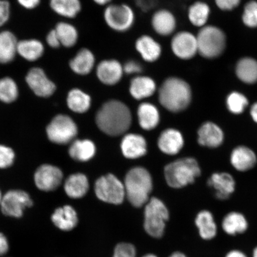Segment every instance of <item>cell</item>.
I'll list each match as a JSON object with an SVG mask.
<instances>
[{"instance_id": "6da1fadb", "label": "cell", "mask_w": 257, "mask_h": 257, "mask_svg": "<svg viewBox=\"0 0 257 257\" xmlns=\"http://www.w3.org/2000/svg\"><path fill=\"white\" fill-rule=\"evenodd\" d=\"M131 112L123 102L112 99L105 102L96 115L99 130L108 136H120L126 133L131 124Z\"/></svg>"}, {"instance_id": "7a4b0ae2", "label": "cell", "mask_w": 257, "mask_h": 257, "mask_svg": "<svg viewBox=\"0 0 257 257\" xmlns=\"http://www.w3.org/2000/svg\"><path fill=\"white\" fill-rule=\"evenodd\" d=\"M158 95L160 104L173 112L187 108L192 96L189 83L177 76H170L164 80L158 89Z\"/></svg>"}, {"instance_id": "3957f363", "label": "cell", "mask_w": 257, "mask_h": 257, "mask_svg": "<svg viewBox=\"0 0 257 257\" xmlns=\"http://www.w3.org/2000/svg\"><path fill=\"white\" fill-rule=\"evenodd\" d=\"M125 194L134 207H143L149 201L152 191V177L146 169L136 168L127 173L124 181Z\"/></svg>"}, {"instance_id": "277c9868", "label": "cell", "mask_w": 257, "mask_h": 257, "mask_svg": "<svg viewBox=\"0 0 257 257\" xmlns=\"http://www.w3.org/2000/svg\"><path fill=\"white\" fill-rule=\"evenodd\" d=\"M201 172L197 161L194 158L176 160L165 169L166 182L173 188H182L193 184L200 176Z\"/></svg>"}, {"instance_id": "5b68a950", "label": "cell", "mask_w": 257, "mask_h": 257, "mask_svg": "<svg viewBox=\"0 0 257 257\" xmlns=\"http://www.w3.org/2000/svg\"><path fill=\"white\" fill-rule=\"evenodd\" d=\"M198 54L207 59L220 57L226 47V36L220 28L206 25L199 31L197 35Z\"/></svg>"}, {"instance_id": "8992f818", "label": "cell", "mask_w": 257, "mask_h": 257, "mask_svg": "<svg viewBox=\"0 0 257 257\" xmlns=\"http://www.w3.org/2000/svg\"><path fill=\"white\" fill-rule=\"evenodd\" d=\"M169 218V211L165 205L159 199L153 198L145 207L144 230L153 238H160L165 234Z\"/></svg>"}, {"instance_id": "52a82bcc", "label": "cell", "mask_w": 257, "mask_h": 257, "mask_svg": "<svg viewBox=\"0 0 257 257\" xmlns=\"http://www.w3.org/2000/svg\"><path fill=\"white\" fill-rule=\"evenodd\" d=\"M103 18L107 27L117 33H125L131 30L136 20L133 9L125 3H111L106 6Z\"/></svg>"}, {"instance_id": "ba28073f", "label": "cell", "mask_w": 257, "mask_h": 257, "mask_svg": "<svg viewBox=\"0 0 257 257\" xmlns=\"http://www.w3.org/2000/svg\"><path fill=\"white\" fill-rule=\"evenodd\" d=\"M46 133L51 143L66 145L75 139L78 134V127L75 121L68 115L59 114L48 124Z\"/></svg>"}, {"instance_id": "9c48e42d", "label": "cell", "mask_w": 257, "mask_h": 257, "mask_svg": "<svg viewBox=\"0 0 257 257\" xmlns=\"http://www.w3.org/2000/svg\"><path fill=\"white\" fill-rule=\"evenodd\" d=\"M95 191L99 200L115 205L121 204L126 195L123 184L111 174L102 176L96 181Z\"/></svg>"}, {"instance_id": "30bf717a", "label": "cell", "mask_w": 257, "mask_h": 257, "mask_svg": "<svg viewBox=\"0 0 257 257\" xmlns=\"http://www.w3.org/2000/svg\"><path fill=\"white\" fill-rule=\"evenodd\" d=\"M33 205L30 194L19 189L11 190L3 196L1 204L2 213L6 216L21 218L26 208Z\"/></svg>"}, {"instance_id": "8fae6325", "label": "cell", "mask_w": 257, "mask_h": 257, "mask_svg": "<svg viewBox=\"0 0 257 257\" xmlns=\"http://www.w3.org/2000/svg\"><path fill=\"white\" fill-rule=\"evenodd\" d=\"M170 48L173 54L179 59L191 60L198 54L197 37L189 31L177 32L173 35Z\"/></svg>"}, {"instance_id": "7c38bea8", "label": "cell", "mask_w": 257, "mask_h": 257, "mask_svg": "<svg viewBox=\"0 0 257 257\" xmlns=\"http://www.w3.org/2000/svg\"><path fill=\"white\" fill-rule=\"evenodd\" d=\"M63 174L58 167L44 164L38 167L34 174V182L38 189L44 192L56 190L62 184Z\"/></svg>"}, {"instance_id": "4fadbf2b", "label": "cell", "mask_w": 257, "mask_h": 257, "mask_svg": "<svg viewBox=\"0 0 257 257\" xmlns=\"http://www.w3.org/2000/svg\"><path fill=\"white\" fill-rule=\"evenodd\" d=\"M95 70L96 78L99 81L109 86L118 84L124 74L123 64L114 59L101 60L96 64Z\"/></svg>"}, {"instance_id": "5bb4252c", "label": "cell", "mask_w": 257, "mask_h": 257, "mask_svg": "<svg viewBox=\"0 0 257 257\" xmlns=\"http://www.w3.org/2000/svg\"><path fill=\"white\" fill-rule=\"evenodd\" d=\"M26 82L34 94L40 97H49L56 90V85L40 67H34L28 72Z\"/></svg>"}, {"instance_id": "9a60e30c", "label": "cell", "mask_w": 257, "mask_h": 257, "mask_svg": "<svg viewBox=\"0 0 257 257\" xmlns=\"http://www.w3.org/2000/svg\"><path fill=\"white\" fill-rule=\"evenodd\" d=\"M135 48L141 59L146 63H155L162 55V46L149 35H143L138 37L135 43Z\"/></svg>"}, {"instance_id": "2e32d148", "label": "cell", "mask_w": 257, "mask_h": 257, "mask_svg": "<svg viewBox=\"0 0 257 257\" xmlns=\"http://www.w3.org/2000/svg\"><path fill=\"white\" fill-rule=\"evenodd\" d=\"M151 25L153 30L160 37H169L175 33L177 20L174 14L166 9H159L154 13Z\"/></svg>"}, {"instance_id": "e0dca14e", "label": "cell", "mask_w": 257, "mask_h": 257, "mask_svg": "<svg viewBox=\"0 0 257 257\" xmlns=\"http://www.w3.org/2000/svg\"><path fill=\"white\" fill-rule=\"evenodd\" d=\"M208 185L213 188L215 197L219 200H226L235 190V181L227 172L214 173L207 182Z\"/></svg>"}, {"instance_id": "ac0fdd59", "label": "cell", "mask_w": 257, "mask_h": 257, "mask_svg": "<svg viewBox=\"0 0 257 257\" xmlns=\"http://www.w3.org/2000/svg\"><path fill=\"white\" fill-rule=\"evenodd\" d=\"M224 133L221 128L211 121L205 122L198 131V143L200 146L216 149L223 144Z\"/></svg>"}, {"instance_id": "d6986e66", "label": "cell", "mask_w": 257, "mask_h": 257, "mask_svg": "<svg viewBox=\"0 0 257 257\" xmlns=\"http://www.w3.org/2000/svg\"><path fill=\"white\" fill-rule=\"evenodd\" d=\"M157 86L155 80L152 77L140 75L134 76L130 83V94L137 100H142L155 94Z\"/></svg>"}, {"instance_id": "ffe728a7", "label": "cell", "mask_w": 257, "mask_h": 257, "mask_svg": "<svg viewBox=\"0 0 257 257\" xmlns=\"http://www.w3.org/2000/svg\"><path fill=\"white\" fill-rule=\"evenodd\" d=\"M96 65L94 54L87 48L79 50L69 62L70 69L79 76L88 75L95 69Z\"/></svg>"}, {"instance_id": "44dd1931", "label": "cell", "mask_w": 257, "mask_h": 257, "mask_svg": "<svg viewBox=\"0 0 257 257\" xmlns=\"http://www.w3.org/2000/svg\"><path fill=\"white\" fill-rule=\"evenodd\" d=\"M51 219L58 229L64 232L72 230L78 223L76 211L69 205L57 208L51 215Z\"/></svg>"}, {"instance_id": "7402d4cb", "label": "cell", "mask_w": 257, "mask_h": 257, "mask_svg": "<svg viewBox=\"0 0 257 257\" xmlns=\"http://www.w3.org/2000/svg\"><path fill=\"white\" fill-rule=\"evenodd\" d=\"M230 160L234 169L243 172L254 168L257 163V157L253 150L242 146L236 147L232 151Z\"/></svg>"}, {"instance_id": "603a6c76", "label": "cell", "mask_w": 257, "mask_h": 257, "mask_svg": "<svg viewBox=\"0 0 257 257\" xmlns=\"http://www.w3.org/2000/svg\"><path fill=\"white\" fill-rule=\"evenodd\" d=\"M184 140L178 131L170 128L161 134L158 141L159 149L169 155H176L184 146Z\"/></svg>"}, {"instance_id": "cb8c5ba5", "label": "cell", "mask_w": 257, "mask_h": 257, "mask_svg": "<svg viewBox=\"0 0 257 257\" xmlns=\"http://www.w3.org/2000/svg\"><path fill=\"white\" fill-rule=\"evenodd\" d=\"M121 149L126 158H140L147 153L146 141L144 137L139 135L128 134L122 140Z\"/></svg>"}, {"instance_id": "d4e9b609", "label": "cell", "mask_w": 257, "mask_h": 257, "mask_svg": "<svg viewBox=\"0 0 257 257\" xmlns=\"http://www.w3.org/2000/svg\"><path fill=\"white\" fill-rule=\"evenodd\" d=\"M237 78L246 84L252 85L257 82V60L253 58H241L235 66Z\"/></svg>"}, {"instance_id": "484cf974", "label": "cell", "mask_w": 257, "mask_h": 257, "mask_svg": "<svg viewBox=\"0 0 257 257\" xmlns=\"http://www.w3.org/2000/svg\"><path fill=\"white\" fill-rule=\"evenodd\" d=\"M195 223L202 239L210 240L217 233V226L213 214L210 211L202 210L195 218Z\"/></svg>"}, {"instance_id": "4316f807", "label": "cell", "mask_w": 257, "mask_h": 257, "mask_svg": "<svg viewBox=\"0 0 257 257\" xmlns=\"http://www.w3.org/2000/svg\"><path fill=\"white\" fill-rule=\"evenodd\" d=\"M64 191L68 197L73 199L85 196L89 189L88 180L81 173H75L69 176L64 185Z\"/></svg>"}, {"instance_id": "83f0119b", "label": "cell", "mask_w": 257, "mask_h": 257, "mask_svg": "<svg viewBox=\"0 0 257 257\" xmlns=\"http://www.w3.org/2000/svg\"><path fill=\"white\" fill-rule=\"evenodd\" d=\"M221 227L225 233L234 236L245 232L248 228V223L243 214L239 212L232 211L224 216Z\"/></svg>"}, {"instance_id": "f1b7e54d", "label": "cell", "mask_w": 257, "mask_h": 257, "mask_svg": "<svg viewBox=\"0 0 257 257\" xmlns=\"http://www.w3.org/2000/svg\"><path fill=\"white\" fill-rule=\"evenodd\" d=\"M18 41L11 32H0V63L7 64L14 60L17 52Z\"/></svg>"}, {"instance_id": "f546056e", "label": "cell", "mask_w": 257, "mask_h": 257, "mask_svg": "<svg viewBox=\"0 0 257 257\" xmlns=\"http://www.w3.org/2000/svg\"><path fill=\"white\" fill-rule=\"evenodd\" d=\"M138 116L141 127L152 130L159 124L160 115L158 109L153 104L143 102L138 108Z\"/></svg>"}, {"instance_id": "4dcf8cb0", "label": "cell", "mask_w": 257, "mask_h": 257, "mask_svg": "<svg viewBox=\"0 0 257 257\" xmlns=\"http://www.w3.org/2000/svg\"><path fill=\"white\" fill-rule=\"evenodd\" d=\"M67 104L70 110L77 113H83L91 107V98L82 90L74 88L67 94Z\"/></svg>"}, {"instance_id": "1f68e13d", "label": "cell", "mask_w": 257, "mask_h": 257, "mask_svg": "<svg viewBox=\"0 0 257 257\" xmlns=\"http://www.w3.org/2000/svg\"><path fill=\"white\" fill-rule=\"evenodd\" d=\"M95 146L89 140L73 141L69 150L72 159L78 162H84L92 159L95 154Z\"/></svg>"}, {"instance_id": "d6a6232c", "label": "cell", "mask_w": 257, "mask_h": 257, "mask_svg": "<svg viewBox=\"0 0 257 257\" xmlns=\"http://www.w3.org/2000/svg\"><path fill=\"white\" fill-rule=\"evenodd\" d=\"M44 47L37 40H25L18 42L17 52L24 59L34 62L43 55Z\"/></svg>"}, {"instance_id": "836d02e7", "label": "cell", "mask_w": 257, "mask_h": 257, "mask_svg": "<svg viewBox=\"0 0 257 257\" xmlns=\"http://www.w3.org/2000/svg\"><path fill=\"white\" fill-rule=\"evenodd\" d=\"M210 13V6L206 3L195 2L188 9L189 21L194 27L201 28L206 26Z\"/></svg>"}, {"instance_id": "e575fe53", "label": "cell", "mask_w": 257, "mask_h": 257, "mask_svg": "<svg viewBox=\"0 0 257 257\" xmlns=\"http://www.w3.org/2000/svg\"><path fill=\"white\" fill-rule=\"evenodd\" d=\"M50 6L57 14L69 19L76 18L82 10L80 0H50Z\"/></svg>"}, {"instance_id": "d590c367", "label": "cell", "mask_w": 257, "mask_h": 257, "mask_svg": "<svg viewBox=\"0 0 257 257\" xmlns=\"http://www.w3.org/2000/svg\"><path fill=\"white\" fill-rule=\"evenodd\" d=\"M55 31L61 45L66 48H72L78 43L79 33L77 29L67 22L56 25Z\"/></svg>"}, {"instance_id": "8d00e7d4", "label": "cell", "mask_w": 257, "mask_h": 257, "mask_svg": "<svg viewBox=\"0 0 257 257\" xmlns=\"http://www.w3.org/2000/svg\"><path fill=\"white\" fill-rule=\"evenodd\" d=\"M19 89L14 79L6 77L0 79V101L12 103L17 99Z\"/></svg>"}, {"instance_id": "74e56055", "label": "cell", "mask_w": 257, "mask_h": 257, "mask_svg": "<svg viewBox=\"0 0 257 257\" xmlns=\"http://www.w3.org/2000/svg\"><path fill=\"white\" fill-rule=\"evenodd\" d=\"M226 103L228 110L230 112L234 114H240L248 107L249 101L242 93L233 91L227 95Z\"/></svg>"}, {"instance_id": "f35d334b", "label": "cell", "mask_w": 257, "mask_h": 257, "mask_svg": "<svg viewBox=\"0 0 257 257\" xmlns=\"http://www.w3.org/2000/svg\"><path fill=\"white\" fill-rule=\"evenodd\" d=\"M244 25L251 29L257 28V2L252 0L244 6L242 15Z\"/></svg>"}, {"instance_id": "ab89813d", "label": "cell", "mask_w": 257, "mask_h": 257, "mask_svg": "<svg viewBox=\"0 0 257 257\" xmlns=\"http://www.w3.org/2000/svg\"><path fill=\"white\" fill-rule=\"evenodd\" d=\"M112 257H137V249L131 243H118L115 246Z\"/></svg>"}, {"instance_id": "60d3db41", "label": "cell", "mask_w": 257, "mask_h": 257, "mask_svg": "<svg viewBox=\"0 0 257 257\" xmlns=\"http://www.w3.org/2000/svg\"><path fill=\"white\" fill-rule=\"evenodd\" d=\"M15 153L11 147L0 145V169L10 168L14 163Z\"/></svg>"}, {"instance_id": "b9f144b4", "label": "cell", "mask_w": 257, "mask_h": 257, "mask_svg": "<svg viewBox=\"0 0 257 257\" xmlns=\"http://www.w3.org/2000/svg\"><path fill=\"white\" fill-rule=\"evenodd\" d=\"M124 73L127 75L136 76L142 75L143 66L138 61L131 59L123 64Z\"/></svg>"}, {"instance_id": "7bdbcfd3", "label": "cell", "mask_w": 257, "mask_h": 257, "mask_svg": "<svg viewBox=\"0 0 257 257\" xmlns=\"http://www.w3.org/2000/svg\"><path fill=\"white\" fill-rule=\"evenodd\" d=\"M241 0H215L217 8L221 11L229 12L238 7Z\"/></svg>"}, {"instance_id": "ee69618b", "label": "cell", "mask_w": 257, "mask_h": 257, "mask_svg": "<svg viewBox=\"0 0 257 257\" xmlns=\"http://www.w3.org/2000/svg\"><path fill=\"white\" fill-rule=\"evenodd\" d=\"M9 17V2L6 0H0V27L7 23Z\"/></svg>"}, {"instance_id": "f6af8a7d", "label": "cell", "mask_w": 257, "mask_h": 257, "mask_svg": "<svg viewBox=\"0 0 257 257\" xmlns=\"http://www.w3.org/2000/svg\"><path fill=\"white\" fill-rule=\"evenodd\" d=\"M47 43L51 48H57L61 46L59 38L57 37L55 30L51 31L48 34L46 38Z\"/></svg>"}, {"instance_id": "bcb514c9", "label": "cell", "mask_w": 257, "mask_h": 257, "mask_svg": "<svg viewBox=\"0 0 257 257\" xmlns=\"http://www.w3.org/2000/svg\"><path fill=\"white\" fill-rule=\"evenodd\" d=\"M9 249V241L4 234L0 232V256H4Z\"/></svg>"}, {"instance_id": "7dc6e473", "label": "cell", "mask_w": 257, "mask_h": 257, "mask_svg": "<svg viewBox=\"0 0 257 257\" xmlns=\"http://www.w3.org/2000/svg\"><path fill=\"white\" fill-rule=\"evenodd\" d=\"M41 0H18V3L24 8L33 9L40 5Z\"/></svg>"}, {"instance_id": "c3c4849f", "label": "cell", "mask_w": 257, "mask_h": 257, "mask_svg": "<svg viewBox=\"0 0 257 257\" xmlns=\"http://www.w3.org/2000/svg\"><path fill=\"white\" fill-rule=\"evenodd\" d=\"M225 257H248L241 250L234 249L228 252Z\"/></svg>"}, {"instance_id": "681fc988", "label": "cell", "mask_w": 257, "mask_h": 257, "mask_svg": "<svg viewBox=\"0 0 257 257\" xmlns=\"http://www.w3.org/2000/svg\"><path fill=\"white\" fill-rule=\"evenodd\" d=\"M250 115L252 120L257 123V101L253 103L250 108Z\"/></svg>"}, {"instance_id": "f907efd6", "label": "cell", "mask_w": 257, "mask_h": 257, "mask_svg": "<svg viewBox=\"0 0 257 257\" xmlns=\"http://www.w3.org/2000/svg\"><path fill=\"white\" fill-rule=\"evenodd\" d=\"M92 2L96 5L106 7V6L111 4L112 0H92Z\"/></svg>"}, {"instance_id": "816d5d0a", "label": "cell", "mask_w": 257, "mask_h": 257, "mask_svg": "<svg viewBox=\"0 0 257 257\" xmlns=\"http://www.w3.org/2000/svg\"><path fill=\"white\" fill-rule=\"evenodd\" d=\"M169 257H188L185 253L181 252H175L172 253Z\"/></svg>"}, {"instance_id": "f5cc1de1", "label": "cell", "mask_w": 257, "mask_h": 257, "mask_svg": "<svg viewBox=\"0 0 257 257\" xmlns=\"http://www.w3.org/2000/svg\"><path fill=\"white\" fill-rule=\"evenodd\" d=\"M142 257H158L154 253H147V254L143 255Z\"/></svg>"}, {"instance_id": "db71d44e", "label": "cell", "mask_w": 257, "mask_h": 257, "mask_svg": "<svg viewBox=\"0 0 257 257\" xmlns=\"http://www.w3.org/2000/svg\"><path fill=\"white\" fill-rule=\"evenodd\" d=\"M252 257H257V246L253 250Z\"/></svg>"}, {"instance_id": "11a10c76", "label": "cell", "mask_w": 257, "mask_h": 257, "mask_svg": "<svg viewBox=\"0 0 257 257\" xmlns=\"http://www.w3.org/2000/svg\"><path fill=\"white\" fill-rule=\"evenodd\" d=\"M2 198H3V195L2 194L1 191H0V206H1Z\"/></svg>"}]
</instances>
